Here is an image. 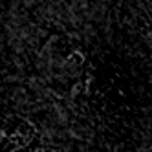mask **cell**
I'll return each mask as SVG.
<instances>
[{"instance_id": "obj_1", "label": "cell", "mask_w": 152, "mask_h": 152, "mask_svg": "<svg viewBox=\"0 0 152 152\" xmlns=\"http://www.w3.org/2000/svg\"><path fill=\"white\" fill-rule=\"evenodd\" d=\"M40 136L26 121L7 123L0 128V152H44Z\"/></svg>"}]
</instances>
